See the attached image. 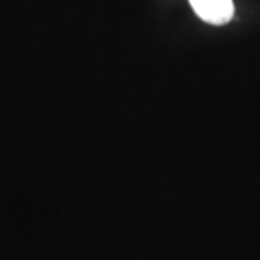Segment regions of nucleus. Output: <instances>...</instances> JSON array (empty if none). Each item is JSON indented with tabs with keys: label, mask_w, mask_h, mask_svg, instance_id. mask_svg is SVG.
Segmentation results:
<instances>
[{
	"label": "nucleus",
	"mask_w": 260,
	"mask_h": 260,
	"mask_svg": "<svg viewBox=\"0 0 260 260\" xmlns=\"http://www.w3.org/2000/svg\"><path fill=\"white\" fill-rule=\"evenodd\" d=\"M191 7L208 24L225 25L235 15L233 0H189Z\"/></svg>",
	"instance_id": "1"
}]
</instances>
